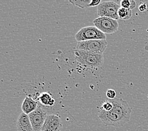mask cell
I'll return each mask as SVG.
<instances>
[{"instance_id": "1", "label": "cell", "mask_w": 148, "mask_h": 131, "mask_svg": "<svg viewBox=\"0 0 148 131\" xmlns=\"http://www.w3.org/2000/svg\"><path fill=\"white\" fill-rule=\"evenodd\" d=\"M110 101L114 105L113 108L108 112L100 110L98 117L107 126L122 127L129 121L132 108L128 103L122 98H116Z\"/></svg>"}, {"instance_id": "2", "label": "cell", "mask_w": 148, "mask_h": 131, "mask_svg": "<svg viewBox=\"0 0 148 131\" xmlns=\"http://www.w3.org/2000/svg\"><path fill=\"white\" fill-rule=\"evenodd\" d=\"M76 61L81 65L88 69H97L103 63V56L90 51L76 50L75 51Z\"/></svg>"}, {"instance_id": "3", "label": "cell", "mask_w": 148, "mask_h": 131, "mask_svg": "<svg viewBox=\"0 0 148 131\" xmlns=\"http://www.w3.org/2000/svg\"><path fill=\"white\" fill-rule=\"evenodd\" d=\"M77 42L91 40H106V35L96 27H86L81 29L75 35Z\"/></svg>"}, {"instance_id": "4", "label": "cell", "mask_w": 148, "mask_h": 131, "mask_svg": "<svg viewBox=\"0 0 148 131\" xmlns=\"http://www.w3.org/2000/svg\"><path fill=\"white\" fill-rule=\"evenodd\" d=\"M107 45L108 43L106 40H86L77 42L76 49L103 54Z\"/></svg>"}, {"instance_id": "5", "label": "cell", "mask_w": 148, "mask_h": 131, "mask_svg": "<svg viewBox=\"0 0 148 131\" xmlns=\"http://www.w3.org/2000/svg\"><path fill=\"white\" fill-rule=\"evenodd\" d=\"M93 24L95 27L105 34L116 32L119 26L117 20L108 17H98L93 20Z\"/></svg>"}, {"instance_id": "6", "label": "cell", "mask_w": 148, "mask_h": 131, "mask_svg": "<svg viewBox=\"0 0 148 131\" xmlns=\"http://www.w3.org/2000/svg\"><path fill=\"white\" fill-rule=\"evenodd\" d=\"M120 5L114 1H105L101 3L97 8V14L99 17H108L117 20V13Z\"/></svg>"}, {"instance_id": "7", "label": "cell", "mask_w": 148, "mask_h": 131, "mask_svg": "<svg viewBox=\"0 0 148 131\" xmlns=\"http://www.w3.org/2000/svg\"><path fill=\"white\" fill-rule=\"evenodd\" d=\"M34 131H41L48 116L47 112L38 106L36 110L29 115Z\"/></svg>"}, {"instance_id": "8", "label": "cell", "mask_w": 148, "mask_h": 131, "mask_svg": "<svg viewBox=\"0 0 148 131\" xmlns=\"http://www.w3.org/2000/svg\"><path fill=\"white\" fill-rule=\"evenodd\" d=\"M62 123L59 116L51 114L47 117L41 131H61Z\"/></svg>"}, {"instance_id": "9", "label": "cell", "mask_w": 148, "mask_h": 131, "mask_svg": "<svg viewBox=\"0 0 148 131\" xmlns=\"http://www.w3.org/2000/svg\"><path fill=\"white\" fill-rule=\"evenodd\" d=\"M16 128L18 131H34L29 115L23 112L19 115L16 121Z\"/></svg>"}, {"instance_id": "10", "label": "cell", "mask_w": 148, "mask_h": 131, "mask_svg": "<svg viewBox=\"0 0 148 131\" xmlns=\"http://www.w3.org/2000/svg\"><path fill=\"white\" fill-rule=\"evenodd\" d=\"M37 102L30 96H27L24 99L22 105V110L24 114L29 115L38 108Z\"/></svg>"}, {"instance_id": "11", "label": "cell", "mask_w": 148, "mask_h": 131, "mask_svg": "<svg viewBox=\"0 0 148 131\" xmlns=\"http://www.w3.org/2000/svg\"><path fill=\"white\" fill-rule=\"evenodd\" d=\"M69 2L72 3L73 5L78 6L79 8H85L89 7H95L96 6H99L101 2L100 0H86V1H78V0H70Z\"/></svg>"}, {"instance_id": "12", "label": "cell", "mask_w": 148, "mask_h": 131, "mask_svg": "<svg viewBox=\"0 0 148 131\" xmlns=\"http://www.w3.org/2000/svg\"><path fill=\"white\" fill-rule=\"evenodd\" d=\"M38 100L42 105L48 106V107L54 106L56 102L54 98L52 97L50 93H47V92H42L40 95V96L38 97Z\"/></svg>"}, {"instance_id": "13", "label": "cell", "mask_w": 148, "mask_h": 131, "mask_svg": "<svg viewBox=\"0 0 148 131\" xmlns=\"http://www.w3.org/2000/svg\"><path fill=\"white\" fill-rule=\"evenodd\" d=\"M117 15L119 19H121L122 20H128L132 17V12L131 10L123 8L121 7L119 10Z\"/></svg>"}, {"instance_id": "14", "label": "cell", "mask_w": 148, "mask_h": 131, "mask_svg": "<svg viewBox=\"0 0 148 131\" xmlns=\"http://www.w3.org/2000/svg\"><path fill=\"white\" fill-rule=\"evenodd\" d=\"M120 6L123 8L132 10L136 8V3L134 0H122L120 2Z\"/></svg>"}, {"instance_id": "15", "label": "cell", "mask_w": 148, "mask_h": 131, "mask_svg": "<svg viewBox=\"0 0 148 131\" xmlns=\"http://www.w3.org/2000/svg\"><path fill=\"white\" fill-rule=\"evenodd\" d=\"M113 107H114V105H113V104L111 102V101L107 100L105 102H103V104L101 105V110L103 111L108 112L111 110L113 108Z\"/></svg>"}, {"instance_id": "16", "label": "cell", "mask_w": 148, "mask_h": 131, "mask_svg": "<svg viewBox=\"0 0 148 131\" xmlns=\"http://www.w3.org/2000/svg\"><path fill=\"white\" fill-rule=\"evenodd\" d=\"M106 95L108 99H110V100H114V99L116 98V96H117V93H116V91L114 90H112V89H108L107 91V93H106Z\"/></svg>"}, {"instance_id": "17", "label": "cell", "mask_w": 148, "mask_h": 131, "mask_svg": "<svg viewBox=\"0 0 148 131\" xmlns=\"http://www.w3.org/2000/svg\"><path fill=\"white\" fill-rule=\"evenodd\" d=\"M147 6L146 3H140L139 6V10L140 12H146L147 10Z\"/></svg>"}]
</instances>
